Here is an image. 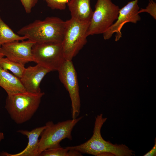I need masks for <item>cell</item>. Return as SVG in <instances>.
<instances>
[{
	"instance_id": "obj_1",
	"label": "cell",
	"mask_w": 156,
	"mask_h": 156,
	"mask_svg": "<svg viewBox=\"0 0 156 156\" xmlns=\"http://www.w3.org/2000/svg\"><path fill=\"white\" fill-rule=\"evenodd\" d=\"M107 119L103 114L95 118L93 134L88 140L78 145L66 147L68 149L77 151L81 154H87L95 156L112 155L116 156L135 155L134 151L125 144H113L105 140L102 137L101 129Z\"/></svg>"
},
{
	"instance_id": "obj_12",
	"label": "cell",
	"mask_w": 156,
	"mask_h": 156,
	"mask_svg": "<svg viewBox=\"0 0 156 156\" xmlns=\"http://www.w3.org/2000/svg\"><path fill=\"white\" fill-rule=\"evenodd\" d=\"M45 128V125L38 127L31 131L18 130L17 132L25 135L28 139L26 147L21 152L15 154H10L6 152L1 153V156H37V150L39 138Z\"/></svg>"
},
{
	"instance_id": "obj_2",
	"label": "cell",
	"mask_w": 156,
	"mask_h": 156,
	"mask_svg": "<svg viewBox=\"0 0 156 156\" xmlns=\"http://www.w3.org/2000/svg\"><path fill=\"white\" fill-rule=\"evenodd\" d=\"M66 21L54 16L43 20H36L21 28L17 32L35 42H57L63 40Z\"/></svg>"
},
{
	"instance_id": "obj_21",
	"label": "cell",
	"mask_w": 156,
	"mask_h": 156,
	"mask_svg": "<svg viewBox=\"0 0 156 156\" xmlns=\"http://www.w3.org/2000/svg\"><path fill=\"white\" fill-rule=\"evenodd\" d=\"M156 156V141L155 139V144L152 149L144 155V156Z\"/></svg>"
},
{
	"instance_id": "obj_22",
	"label": "cell",
	"mask_w": 156,
	"mask_h": 156,
	"mask_svg": "<svg viewBox=\"0 0 156 156\" xmlns=\"http://www.w3.org/2000/svg\"><path fill=\"white\" fill-rule=\"evenodd\" d=\"M4 137L3 133L0 131V142L4 139Z\"/></svg>"
},
{
	"instance_id": "obj_23",
	"label": "cell",
	"mask_w": 156,
	"mask_h": 156,
	"mask_svg": "<svg viewBox=\"0 0 156 156\" xmlns=\"http://www.w3.org/2000/svg\"><path fill=\"white\" fill-rule=\"evenodd\" d=\"M4 56L0 52V58L4 57Z\"/></svg>"
},
{
	"instance_id": "obj_10",
	"label": "cell",
	"mask_w": 156,
	"mask_h": 156,
	"mask_svg": "<svg viewBox=\"0 0 156 156\" xmlns=\"http://www.w3.org/2000/svg\"><path fill=\"white\" fill-rule=\"evenodd\" d=\"M15 41L3 44L0 52L9 59L24 65L34 62L32 48L36 43L29 40Z\"/></svg>"
},
{
	"instance_id": "obj_8",
	"label": "cell",
	"mask_w": 156,
	"mask_h": 156,
	"mask_svg": "<svg viewBox=\"0 0 156 156\" xmlns=\"http://www.w3.org/2000/svg\"><path fill=\"white\" fill-rule=\"evenodd\" d=\"M57 71L60 81L69 93L72 118L75 119L80 112L81 100L77 74L72 60H65Z\"/></svg>"
},
{
	"instance_id": "obj_18",
	"label": "cell",
	"mask_w": 156,
	"mask_h": 156,
	"mask_svg": "<svg viewBox=\"0 0 156 156\" xmlns=\"http://www.w3.org/2000/svg\"><path fill=\"white\" fill-rule=\"evenodd\" d=\"M47 5L52 10H65L66 5L70 0H44Z\"/></svg>"
},
{
	"instance_id": "obj_15",
	"label": "cell",
	"mask_w": 156,
	"mask_h": 156,
	"mask_svg": "<svg viewBox=\"0 0 156 156\" xmlns=\"http://www.w3.org/2000/svg\"><path fill=\"white\" fill-rule=\"evenodd\" d=\"M27 39V37L20 36L13 31L3 21L0 16V48L3 44Z\"/></svg>"
},
{
	"instance_id": "obj_6",
	"label": "cell",
	"mask_w": 156,
	"mask_h": 156,
	"mask_svg": "<svg viewBox=\"0 0 156 156\" xmlns=\"http://www.w3.org/2000/svg\"><path fill=\"white\" fill-rule=\"evenodd\" d=\"M120 9L111 0H97L86 32L87 36L104 33L117 20Z\"/></svg>"
},
{
	"instance_id": "obj_14",
	"label": "cell",
	"mask_w": 156,
	"mask_h": 156,
	"mask_svg": "<svg viewBox=\"0 0 156 156\" xmlns=\"http://www.w3.org/2000/svg\"><path fill=\"white\" fill-rule=\"evenodd\" d=\"M0 86L8 96L26 92L19 78L0 66Z\"/></svg>"
},
{
	"instance_id": "obj_11",
	"label": "cell",
	"mask_w": 156,
	"mask_h": 156,
	"mask_svg": "<svg viewBox=\"0 0 156 156\" xmlns=\"http://www.w3.org/2000/svg\"><path fill=\"white\" fill-rule=\"evenodd\" d=\"M51 70L40 64L25 68L20 81L26 92L33 93L41 92L40 83L44 76Z\"/></svg>"
},
{
	"instance_id": "obj_13",
	"label": "cell",
	"mask_w": 156,
	"mask_h": 156,
	"mask_svg": "<svg viewBox=\"0 0 156 156\" xmlns=\"http://www.w3.org/2000/svg\"><path fill=\"white\" fill-rule=\"evenodd\" d=\"M90 0H70L67 5L71 17L82 21H90L93 11Z\"/></svg>"
},
{
	"instance_id": "obj_5",
	"label": "cell",
	"mask_w": 156,
	"mask_h": 156,
	"mask_svg": "<svg viewBox=\"0 0 156 156\" xmlns=\"http://www.w3.org/2000/svg\"><path fill=\"white\" fill-rule=\"evenodd\" d=\"M66 21L63 51L66 60H72L87 42L86 33L90 21L71 17Z\"/></svg>"
},
{
	"instance_id": "obj_9",
	"label": "cell",
	"mask_w": 156,
	"mask_h": 156,
	"mask_svg": "<svg viewBox=\"0 0 156 156\" xmlns=\"http://www.w3.org/2000/svg\"><path fill=\"white\" fill-rule=\"evenodd\" d=\"M138 1H131L120 9L117 20L103 34L104 39H109L114 34L116 33L115 40H119L122 36L121 30L125 24L128 22L136 23L140 20L141 17L138 13L140 9Z\"/></svg>"
},
{
	"instance_id": "obj_4",
	"label": "cell",
	"mask_w": 156,
	"mask_h": 156,
	"mask_svg": "<svg viewBox=\"0 0 156 156\" xmlns=\"http://www.w3.org/2000/svg\"><path fill=\"white\" fill-rule=\"evenodd\" d=\"M83 118V116H81L75 119L59 122L56 124L52 121L47 122L39 140L37 156L47 149L61 147L60 142L65 138L72 140L73 129Z\"/></svg>"
},
{
	"instance_id": "obj_17",
	"label": "cell",
	"mask_w": 156,
	"mask_h": 156,
	"mask_svg": "<svg viewBox=\"0 0 156 156\" xmlns=\"http://www.w3.org/2000/svg\"><path fill=\"white\" fill-rule=\"evenodd\" d=\"M82 154L79 152L69 149L66 147L52 148L47 149L41 153L39 156H80Z\"/></svg>"
},
{
	"instance_id": "obj_20",
	"label": "cell",
	"mask_w": 156,
	"mask_h": 156,
	"mask_svg": "<svg viewBox=\"0 0 156 156\" xmlns=\"http://www.w3.org/2000/svg\"><path fill=\"white\" fill-rule=\"evenodd\" d=\"M23 5L26 12L30 13L32 8L37 3L38 0H19Z\"/></svg>"
},
{
	"instance_id": "obj_3",
	"label": "cell",
	"mask_w": 156,
	"mask_h": 156,
	"mask_svg": "<svg viewBox=\"0 0 156 156\" xmlns=\"http://www.w3.org/2000/svg\"><path fill=\"white\" fill-rule=\"evenodd\" d=\"M44 92L33 93L27 92L8 96L5 107L16 123L22 124L29 120L39 106Z\"/></svg>"
},
{
	"instance_id": "obj_16",
	"label": "cell",
	"mask_w": 156,
	"mask_h": 156,
	"mask_svg": "<svg viewBox=\"0 0 156 156\" xmlns=\"http://www.w3.org/2000/svg\"><path fill=\"white\" fill-rule=\"evenodd\" d=\"M0 66L4 70L11 71L19 79L22 77L25 68V65L3 57L0 58Z\"/></svg>"
},
{
	"instance_id": "obj_7",
	"label": "cell",
	"mask_w": 156,
	"mask_h": 156,
	"mask_svg": "<svg viewBox=\"0 0 156 156\" xmlns=\"http://www.w3.org/2000/svg\"><path fill=\"white\" fill-rule=\"evenodd\" d=\"M34 62L50 70L57 71L66 60L62 42H36L32 48Z\"/></svg>"
},
{
	"instance_id": "obj_19",
	"label": "cell",
	"mask_w": 156,
	"mask_h": 156,
	"mask_svg": "<svg viewBox=\"0 0 156 156\" xmlns=\"http://www.w3.org/2000/svg\"><path fill=\"white\" fill-rule=\"evenodd\" d=\"M147 12L149 13L155 19L156 18V3L153 0H150L148 5L146 8H142L138 13Z\"/></svg>"
}]
</instances>
